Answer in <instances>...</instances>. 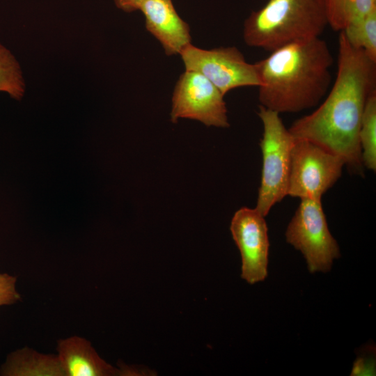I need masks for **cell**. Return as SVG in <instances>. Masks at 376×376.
Segmentation results:
<instances>
[{
  "label": "cell",
  "instance_id": "6da1fadb",
  "mask_svg": "<svg viewBox=\"0 0 376 376\" xmlns=\"http://www.w3.org/2000/svg\"><path fill=\"white\" fill-rule=\"evenodd\" d=\"M376 92V61L339 33L337 73L324 102L288 129L340 157L354 173L363 174L359 132L366 102Z\"/></svg>",
  "mask_w": 376,
  "mask_h": 376
},
{
  "label": "cell",
  "instance_id": "7a4b0ae2",
  "mask_svg": "<svg viewBox=\"0 0 376 376\" xmlns=\"http://www.w3.org/2000/svg\"><path fill=\"white\" fill-rule=\"evenodd\" d=\"M256 63L260 105L281 113L316 107L331 84L334 59L320 37L281 46Z\"/></svg>",
  "mask_w": 376,
  "mask_h": 376
},
{
  "label": "cell",
  "instance_id": "3957f363",
  "mask_svg": "<svg viewBox=\"0 0 376 376\" xmlns=\"http://www.w3.org/2000/svg\"><path fill=\"white\" fill-rule=\"evenodd\" d=\"M328 25L325 0H268L245 19L243 38L247 45L271 52L318 38Z\"/></svg>",
  "mask_w": 376,
  "mask_h": 376
},
{
  "label": "cell",
  "instance_id": "277c9868",
  "mask_svg": "<svg viewBox=\"0 0 376 376\" xmlns=\"http://www.w3.org/2000/svg\"><path fill=\"white\" fill-rule=\"evenodd\" d=\"M258 115L263 127L260 143L263 168L255 208L265 217L271 208L288 195L295 137L279 113L260 105Z\"/></svg>",
  "mask_w": 376,
  "mask_h": 376
},
{
  "label": "cell",
  "instance_id": "5b68a950",
  "mask_svg": "<svg viewBox=\"0 0 376 376\" xmlns=\"http://www.w3.org/2000/svg\"><path fill=\"white\" fill-rule=\"evenodd\" d=\"M285 235L286 241L302 253L311 273L329 272L334 260L340 256L338 244L329 230L321 200L301 199Z\"/></svg>",
  "mask_w": 376,
  "mask_h": 376
},
{
  "label": "cell",
  "instance_id": "8992f818",
  "mask_svg": "<svg viewBox=\"0 0 376 376\" xmlns=\"http://www.w3.org/2000/svg\"><path fill=\"white\" fill-rule=\"evenodd\" d=\"M345 165L340 157L309 141L295 137L288 195L321 200L340 178Z\"/></svg>",
  "mask_w": 376,
  "mask_h": 376
},
{
  "label": "cell",
  "instance_id": "52a82bcc",
  "mask_svg": "<svg viewBox=\"0 0 376 376\" xmlns=\"http://www.w3.org/2000/svg\"><path fill=\"white\" fill-rule=\"evenodd\" d=\"M180 55L186 70L202 74L224 95L236 88L260 84L256 63H248L235 47L203 49L190 43Z\"/></svg>",
  "mask_w": 376,
  "mask_h": 376
},
{
  "label": "cell",
  "instance_id": "ba28073f",
  "mask_svg": "<svg viewBox=\"0 0 376 376\" xmlns=\"http://www.w3.org/2000/svg\"><path fill=\"white\" fill-rule=\"evenodd\" d=\"M221 91L202 74L185 70L172 96L171 120H196L207 126L228 127L227 108Z\"/></svg>",
  "mask_w": 376,
  "mask_h": 376
},
{
  "label": "cell",
  "instance_id": "9c48e42d",
  "mask_svg": "<svg viewBox=\"0 0 376 376\" xmlns=\"http://www.w3.org/2000/svg\"><path fill=\"white\" fill-rule=\"evenodd\" d=\"M230 230L242 257V279L249 284L264 281L269 247L265 217L256 208L241 207L234 214Z\"/></svg>",
  "mask_w": 376,
  "mask_h": 376
},
{
  "label": "cell",
  "instance_id": "30bf717a",
  "mask_svg": "<svg viewBox=\"0 0 376 376\" xmlns=\"http://www.w3.org/2000/svg\"><path fill=\"white\" fill-rule=\"evenodd\" d=\"M139 10L148 31L162 44L166 55L180 54L191 43L189 26L178 14L172 0H145Z\"/></svg>",
  "mask_w": 376,
  "mask_h": 376
},
{
  "label": "cell",
  "instance_id": "8fae6325",
  "mask_svg": "<svg viewBox=\"0 0 376 376\" xmlns=\"http://www.w3.org/2000/svg\"><path fill=\"white\" fill-rule=\"evenodd\" d=\"M57 352L65 376L123 375L120 368L102 359L82 337L73 336L58 340Z\"/></svg>",
  "mask_w": 376,
  "mask_h": 376
},
{
  "label": "cell",
  "instance_id": "7c38bea8",
  "mask_svg": "<svg viewBox=\"0 0 376 376\" xmlns=\"http://www.w3.org/2000/svg\"><path fill=\"white\" fill-rule=\"evenodd\" d=\"M3 376H65L57 354H45L29 347L11 352L0 368Z\"/></svg>",
  "mask_w": 376,
  "mask_h": 376
},
{
  "label": "cell",
  "instance_id": "4fadbf2b",
  "mask_svg": "<svg viewBox=\"0 0 376 376\" xmlns=\"http://www.w3.org/2000/svg\"><path fill=\"white\" fill-rule=\"evenodd\" d=\"M325 4L329 26L339 32L376 9V0H325Z\"/></svg>",
  "mask_w": 376,
  "mask_h": 376
},
{
  "label": "cell",
  "instance_id": "5bb4252c",
  "mask_svg": "<svg viewBox=\"0 0 376 376\" xmlns=\"http://www.w3.org/2000/svg\"><path fill=\"white\" fill-rule=\"evenodd\" d=\"M363 166L376 171V92L368 98L359 132Z\"/></svg>",
  "mask_w": 376,
  "mask_h": 376
},
{
  "label": "cell",
  "instance_id": "9a60e30c",
  "mask_svg": "<svg viewBox=\"0 0 376 376\" xmlns=\"http://www.w3.org/2000/svg\"><path fill=\"white\" fill-rule=\"evenodd\" d=\"M353 47L376 61V9L350 24L341 31Z\"/></svg>",
  "mask_w": 376,
  "mask_h": 376
},
{
  "label": "cell",
  "instance_id": "2e32d148",
  "mask_svg": "<svg viewBox=\"0 0 376 376\" xmlns=\"http://www.w3.org/2000/svg\"><path fill=\"white\" fill-rule=\"evenodd\" d=\"M0 91L20 99L24 84L18 63L10 52L0 45Z\"/></svg>",
  "mask_w": 376,
  "mask_h": 376
},
{
  "label": "cell",
  "instance_id": "e0dca14e",
  "mask_svg": "<svg viewBox=\"0 0 376 376\" xmlns=\"http://www.w3.org/2000/svg\"><path fill=\"white\" fill-rule=\"evenodd\" d=\"M20 298L16 290V278L7 273H0V306L13 304Z\"/></svg>",
  "mask_w": 376,
  "mask_h": 376
},
{
  "label": "cell",
  "instance_id": "ac0fdd59",
  "mask_svg": "<svg viewBox=\"0 0 376 376\" xmlns=\"http://www.w3.org/2000/svg\"><path fill=\"white\" fill-rule=\"evenodd\" d=\"M145 0H114L117 7L125 12H132L139 10L141 3Z\"/></svg>",
  "mask_w": 376,
  "mask_h": 376
}]
</instances>
